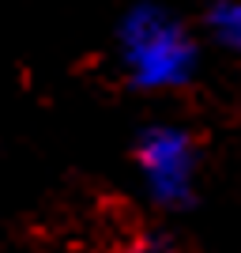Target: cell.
Masks as SVG:
<instances>
[{"label":"cell","instance_id":"cell-1","mask_svg":"<svg viewBox=\"0 0 241 253\" xmlns=\"http://www.w3.org/2000/svg\"><path fill=\"white\" fill-rule=\"evenodd\" d=\"M117 68L139 95H170L200 72V42L170 8L136 4L117 23Z\"/></svg>","mask_w":241,"mask_h":253},{"label":"cell","instance_id":"cell-2","mask_svg":"<svg viewBox=\"0 0 241 253\" xmlns=\"http://www.w3.org/2000/svg\"><path fill=\"white\" fill-rule=\"evenodd\" d=\"M132 163L139 189L155 208L185 211L200 193V140L177 121H155L136 132Z\"/></svg>","mask_w":241,"mask_h":253},{"label":"cell","instance_id":"cell-3","mask_svg":"<svg viewBox=\"0 0 241 253\" xmlns=\"http://www.w3.org/2000/svg\"><path fill=\"white\" fill-rule=\"evenodd\" d=\"M204 31L219 49L241 57V0H211L204 15Z\"/></svg>","mask_w":241,"mask_h":253},{"label":"cell","instance_id":"cell-4","mask_svg":"<svg viewBox=\"0 0 241 253\" xmlns=\"http://www.w3.org/2000/svg\"><path fill=\"white\" fill-rule=\"evenodd\" d=\"M121 253H177L173 238L170 234H158V231H147V234H136L132 242H125Z\"/></svg>","mask_w":241,"mask_h":253}]
</instances>
